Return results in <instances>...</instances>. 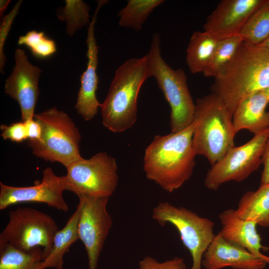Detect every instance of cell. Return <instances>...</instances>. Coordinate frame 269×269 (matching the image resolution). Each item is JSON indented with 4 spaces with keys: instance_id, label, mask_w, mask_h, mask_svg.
Masks as SVG:
<instances>
[{
    "instance_id": "obj_4",
    "label": "cell",
    "mask_w": 269,
    "mask_h": 269,
    "mask_svg": "<svg viewBox=\"0 0 269 269\" xmlns=\"http://www.w3.org/2000/svg\"><path fill=\"white\" fill-rule=\"evenodd\" d=\"M232 117L223 101L214 93L196 100L193 147L196 155L205 156L211 166L235 146Z\"/></svg>"
},
{
    "instance_id": "obj_30",
    "label": "cell",
    "mask_w": 269,
    "mask_h": 269,
    "mask_svg": "<svg viewBox=\"0 0 269 269\" xmlns=\"http://www.w3.org/2000/svg\"><path fill=\"white\" fill-rule=\"evenodd\" d=\"M0 128L1 136L4 139H9L17 143L28 139L26 127L23 121L12 123L9 125H2Z\"/></svg>"
},
{
    "instance_id": "obj_25",
    "label": "cell",
    "mask_w": 269,
    "mask_h": 269,
    "mask_svg": "<svg viewBox=\"0 0 269 269\" xmlns=\"http://www.w3.org/2000/svg\"><path fill=\"white\" fill-rule=\"evenodd\" d=\"M65 6L56 10L58 18L66 22V33L72 36L89 24L90 6L81 0H66Z\"/></svg>"
},
{
    "instance_id": "obj_3",
    "label": "cell",
    "mask_w": 269,
    "mask_h": 269,
    "mask_svg": "<svg viewBox=\"0 0 269 269\" xmlns=\"http://www.w3.org/2000/svg\"><path fill=\"white\" fill-rule=\"evenodd\" d=\"M150 77L147 53L131 58L116 70L100 109L102 124L114 133H122L135 123L137 100L141 87Z\"/></svg>"
},
{
    "instance_id": "obj_2",
    "label": "cell",
    "mask_w": 269,
    "mask_h": 269,
    "mask_svg": "<svg viewBox=\"0 0 269 269\" xmlns=\"http://www.w3.org/2000/svg\"><path fill=\"white\" fill-rule=\"evenodd\" d=\"M214 79L211 93L218 95L233 114L244 99L269 88V49L243 41Z\"/></svg>"
},
{
    "instance_id": "obj_13",
    "label": "cell",
    "mask_w": 269,
    "mask_h": 269,
    "mask_svg": "<svg viewBox=\"0 0 269 269\" xmlns=\"http://www.w3.org/2000/svg\"><path fill=\"white\" fill-rule=\"evenodd\" d=\"M14 59L12 72L5 80L4 92L18 103L22 121L25 122L34 119L41 70L29 62L21 49L15 51Z\"/></svg>"
},
{
    "instance_id": "obj_28",
    "label": "cell",
    "mask_w": 269,
    "mask_h": 269,
    "mask_svg": "<svg viewBox=\"0 0 269 269\" xmlns=\"http://www.w3.org/2000/svg\"><path fill=\"white\" fill-rule=\"evenodd\" d=\"M21 3L22 0L18 1L10 12L4 17L1 21L0 27V70L2 74L3 73V69L6 62V57L3 52V46L12 23L18 13Z\"/></svg>"
},
{
    "instance_id": "obj_9",
    "label": "cell",
    "mask_w": 269,
    "mask_h": 269,
    "mask_svg": "<svg viewBox=\"0 0 269 269\" xmlns=\"http://www.w3.org/2000/svg\"><path fill=\"white\" fill-rule=\"evenodd\" d=\"M152 218L161 226L168 223L176 228L192 257L190 269H201L203 255L215 236L213 222L184 207H177L167 202H159L153 208Z\"/></svg>"
},
{
    "instance_id": "obj_11",
    "label": "cell",
    "mask_w": 269,
    "mask_h": 269,
    "mask_svg": "<svg viewBox=\"0 0 269 269\" xmlns=\"http://www.w3.org/2000/svg\"><path fill=\"white\" fill-rule=\"evenodd\" d=\"M79 209L78 224L79 239L84 245L89 269H96L112 219L107 210L108 197L78 196Z\"/></svg>"
},
{
    "instance_id": "obj_22",
    "label": "cell",
    "mask_w": 269,
    "mask_h": 269,
    "mask_svg": "<svg viewBox=\"0 0 269 269\" xmlns=\"http://www.w3.org/2000/svg\"><path fill=\"white\" fill-rule=\"evenodd\" d=\"M244 42L258 46L269 37V0L262 3L248 19L239 34Z\"/></svg>"
},
{
    "instance_id": "obj_21",
    "label": "cell",
    "mask_w": 269,
    "mask_h": 269,
    "mask_svg": "<svg viewBox=\"0 0 269 269\" xmlns=\"http://www.w3.org/2000/svg\"><path fill=\"white\" fill-rule=\"evenodd\" d=\"M79 209L77 207L65 226L55 235L51 251L48 257L42 262L40 269H63L64 254L68 251L71 246L79 239Z\"/></svg>"
},
{
    "instance_id": "obj_6",
    "label": "cell",
    "mask_w": 269,
    "mask_h": 269,
    "mask_svg": "<svg viewBox=\"0 0 269 269\" xmlns=\"http://www.w3.org/2000/svg\"><path fill=\"white\" fill-rule=\"evenodd\" d=\"M160 35L153 33L147 54L150 77H154L170 107V129L176 133L189 127L194 121L195 104L189 92L182 69H173L161 55Z\"/></svg>"
},
{
    "instance_id": "obj_8",
    "label": "cell",
    "mask_w": 269,
    "mask_h": 269,
    "mask_svg": "<svg viewBox=\"0 0 269 269\" xmlns=\"http://www.w3.org/2000/svg\"><path fill=\"white\" fill-rule=\"evenodd\" d=\"M66 168V190L77 196L110 197L116 190L119 178L116 161L106 152L89 159L82 157Z\"/></svg>"
},
{
    "instance_id": "obj_1",
    "label": "cell",
    "mask_w": 269,
    "mask_h": 269,
    "mask_svg": "<svg viewBox=\"0 0 269 269\" xmlns=\"http://www.w3.org/2000/svg\"><path fill=\"white\" fill-rule=\"evenodd\" d=\"M195 121L176 133L156 135L146 148L143 170L147 179L171 192L192 175L195 164L192 137Z\"/></svg>"
},
{
    "instance_id": "obj_29",
    "label": "cell",
    "mask_w": 269,
    "mask_h": 269,
    "mask_svg": "<svg viewBox=\"0 0 269 269\" xmlns=\"http://www.w3.org/2000/svg\"><path fill=\"white\" fill-rule=\"evenodd\" d=\"M139 269H186L183 259L179 257L160 263L147 256L139 262Z\"/></svg>"
},
{
    "instance_id": "obj_15",
    "label": "cell",
    "mask_w": 269,
    "mask_h": 269,
    "mask_svg": "<svg viewBox=\"0 0 269 269\" xmlns=\"http://www.w3.org/2000/svg\"><path fill=\"white\" fill-rule=\"evenodd\" d=\"M264 0H223L208 16L204 30L218 40L237 35Z\"/></svg>"
},
{
    "instance_id": "obj_16",
    "label": "cell",
    "mask_w": 269,
    "mask_h": 269,
    "mask_svg": "<svg viewBox=\"0 0 269 269\" xmlns=\"http://www.w3.org/2000/svg\"><path fill=\"white\" fill-rule=\"evenodd\" d=\"M202 262L204 269H264L267 263L246 249L225 240L219 232L205 252Z\"/></svg>"
},
{
    "instance_id": "obj_19",
    "label": "cell",
    "mask_w": 269,
    "mask_h": 269,
    "mask_svg": "<svg viewBox=\"0 0 269 269\" xmlns=\"http://www.w3.org/2000/svg\"><path fill=\"white\" fill-rule=\"evenodd\" d=\"M235 211L241 219L254 221L261 227H269V183L260 185L256 191L244 193Z\"/></svg>"
},
{
    "instance_id": "obj_26",
    "label": "cell",
    "mask_w": 269,
    "mask_h": 269,
    "mask_svg": "<svg viewBox=\"0 0 269 269\" xmlns=\"http://www.w3.org/2000/svg\"><path fill=\"white\" fill-rule=\"evenodd\" d=\"M243 40L239 34L218 41L209 65L203 74L215 77L234 57Z\"/></svg>"
},
{
    "instance_id": "obj_27",
    "label": "cell",
    "mask_w": 269,
    "mask_h": 269,
    "mask_svg": "<svg viewBox=\"0 0 269 269\" xmlns=\"http://www.w3.org/2000/svg\"><path fill=\"white\" fill-rule=\"evenodd\" d=\"M17 43L26 46L33 56L38 59L49 58L57 50L55 41L46 36L42 31H29L19 37Z\"/></svg>"
},
{
    "instance_id": "obj_10",
    "label": "cell",
    "mask_w": 269,
    "mask_h": 269,
    "mask_svg": "<svg viewBox=\"0 0 269 269\" xmlns=\"http://www.w3.org/2000/svg\"><path fill=\"white\" fill-rule=\"evenodd\" d=\"M269 136V129L255 134L244 144L231 148L208 171L204 182L206 187L216 190L225 182H241L246 179L262 163L264 148Z\"/></svg>"
},
{
    "instance_id": "obj_20",
    "label": "cell",
    "mask_w": 269,
    "mask_h": 269,
    "mask_svg": "<svg viewBox=\"0 0 269 269\" xmlns=\"http://www.w3.org/2000/svg\"><path fill=\"white\" fill-rule=\"evenodd\" d=\"M218 40L205 31L192 34L186 50V62L193 74L203 73L208 67Z\"/></svg>"
},
{
    "instance_id": "obj_14",
    "label": "cell",
    "mask_w": 269,
    "mask_h": 269,
    "mask_svg": "<svg viewBox=\"0 0 269 269\" xmlns=\"http://www.w3.org/2000/svg\"><path fill=\"white\" fill-rule=\"evenodd\" d=\"M108 2V1L106 0L97 1V8L92 16V21L88 24L86 40L88 48L86 53L88 58L87 67L80 78L81 86L75 105L78 113L88 121L95 117L101 104L97 99L96 95L99 83V78L96 72L98 64L99 47L95 37L94 25L100 9Z\"/></svg>"
},
{
    "instance_id": "obj_23",
    "label": "cell",
    "mask_w": 269,
    "mask_h": 269,
    "mask_svg": "<svg viewBox=\"0 0 269 269\" xmlns=\"http://www.w3.org/2000/svg\"><path fill=\"white\" fill-rule=\"evenodd\" d=\"M43 261V252L39 247L28 253L9 245L0 248V269H40Z\"/></svg>"
},
{
    "instance_id": "obj_35",
    "label": "cell",
    "mask_w": 269,
    "mask_h": 269,
    "mask_svg": "<svg viewBox=\"0 0 269 269\" xmlns=\"http://www.w3.org/2000/svg\"><path fill=\"white\" fill-rule=\"evenodd\" d=\"M269 100V88L263 91Z\"/></svg>"
},
{
    "instance_id": "obj_5",
    "label": "cell",
    "mask_w": 269,
    "mask_h": 269,
    "mask_svg": "<svg viewBox=\"0 0 269 269\" xmlns=\"http://www.w3.org/2000/svg\"><path fill=\"white\" fill-rule=\"evenodd\" d=\"M41 128L39 139L28 140L32 153L46 161L57 162L67 167L81 159V135L68 115L55 107L35 114Z\"/></svg>"
},
{
    "instance_id": "obj_34",
    "label": "cell",
    "mask_w": 269,
    "mask_h": 269,
    "mask_svg": "<svg viewBox=\"0 0 269 269\" xmlns=\"http://www.w3.org/2000/svg\"><path fill=\"white\" fill-rule=\"evenodd\" d=\"M258 46L269 49V37L264 42Z\"/></svg>"
},
{
    "instance_id": "obj_32",
    "label": "cell",
    "mask_w": 269,
    "mask_h": 269,
    "mask_svg": "<svg viewBox=\"0 0 269 269\" xmlns=\"http://www.w3.org/2000/svg\"><path fill=\"white\" fill-rule=\"evenodd\" d=\"M27 130L28 140H37L40 138L41 128L39 123L35 119L24 122Z\"/></svg>"
},
{
    "instance_id": "obj_7",
    "label": "cell",
    "mask_w": 269,
    "mask_h": 269,
    "mask_svg": "<svg viewBox=\"0 0 269 269\" xmlns=\"http://www.w3.org/2000/svg\"><path fill=\"white\" fill-rule=\"evenodd\" d=\"M9 221L0 234V248L6 245L28 253L42 247L43 260L49 255L58 230L49 215L29 207H18L9 212Z\"/></svg>"
},
{
    "instance_id": "obj_12",
    "label": "cell",
    "mask_w": 269,
    "mask_h": 269,
    "mask_svg": "<svg viewBox=\"0 0 269 269\" xmlns=\"http://www.w3.org/2000/svg\"><path fill=\"white\" fill-rule=\"evenodd\" d=\"M40 183L28 187L8 186L0 182V210L24 202H38L67 212L68 206L63 193L66 189L65 176L56 175L51 167L43 170Z\"/></svg>"
},
{
    "instance_id": "obj_17",
    "label": "cell",
    "mask_w": 269,
    "mask_h": 269,
    "mask_svg": "<svg viewBox=\"0 0 269 269\" xmlns=\"http://www.w3.org/2000/svg\"><path fill=\"white\" fill-rule=\"evenodd\" d=\"M222 225L219 232L228 242L242 247L269 264V257L261 251L265 248L261 244V238L257 230V223L253 221L239 218L235 209H229L219 215Z\"/></svg>"
},
{
    "instance_id": "obj_33",
    "label": "cell",
    "mask_w": 269,
    "mask_h": 269,
    "mask_svg": "<svg viewBox=\"0 0 269 269\" xmlns=\"http://www.w3.org/2000/svg\"><path fill=\"white\" fill-rule=\"evenodd\" d=\"M0 17L4 10L6 9L10 0H0Z\"/></svg>"
},
{
    "instance_id": "obj_24",
    "label": "cell",
    "mask_w": 269,
    "mask_h": 269,
    "mask_svg": "<svg viewBox=\"0 0 269 269\" xmlns=\"http://www.w3.org/2000/svg\"><path fill=\"white\" fill-rule=\"evenodd\" d=\"M163 0H129L121 9L119 25L121 27L140 30L151 12L163 3Z\"/></svg>"
},
{
    "instance_id": "obj_18",
    "label": "cell",
    "mask_w": 269,
    "mask_h": 269,
    "mask_svg": "<svg viewBox=\"0 0 269 269\" xmlns=\"http://www.w3.org/2000/svg\"><path fill=\"white\" fill-rule=\"evenodd\" d=\"M269 100L263 91L242 100L235 108L232 117L235 133L247 129L254 134L269 129V111L266 110Z\"/></svg>"
},
{
    "instance_id": "obj_31",
    "label": "cell",
    "mask_w": 269,
    "mask_h": 269,
    "mask_svg": "<svg viewBox=\"0 0 269 269\" xmlns=\"http://www.w3.org/2000/svg\"><path fill=\"white\" fill-rule=\"evenodd\" d=\"M262 163H263L264 168L262 174L261 185H263L269 183V136L264 148Z\"/></svg>"
}]
</instances>
